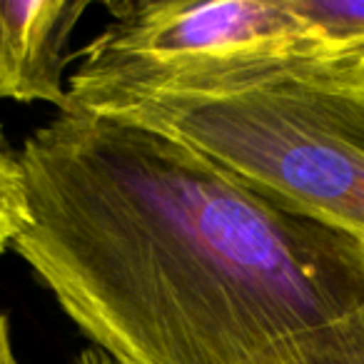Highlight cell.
Returning <instances> with one entry per match:
<instances>
[{
	"instance_id": "cell-1",
	"label": "cell",
	"mask_w": 364,
	"mask_h": 364,
	"mask_svg": "<svg viewBox=\"0 0 364 364\" xmlns=\"http://www.w3.org/2000/svg\"><path fill=\"white\" fill-rule=\"evenodd\" d=\"M18 157L13 250L115 364H364V237L137 122L58 112Z\"/></svg>"
},
{
	"instance_id": "cell-2",
	"label": "cell",
	"mask_w": 364,
	"mask_h": 364,
	"mask_svg": "<svg viewBox=\"0 0 364 364\" xmlns=\"http://www.w3.org/2000/svg\"><path fill=\"white\" fill-rule=\"evenodd\" d=\"M182 140L252 188L364 237V87L292 70L193 100L110 115Z\"/></svg>"
},
{
	"instance_id": "cell-3",
	"label": "cell",
	"mask_w": 364,
	"mask_h": 364,
	"mask_svg": "<svg viewBox=\"0 0 364 364\" xmlns=\"http://www.w3.org/2000/svg\"><path fill=\"white\" fill-rule=\"evenodd\" d=\"M112 21L68 77L70 112L110 117L157 100L223 95L312 65L317 36L292 0L110 3Z\"/></svg>"
},
{
	"instance_id": "cell-4",
	"label": "cell",
	"mask_w": 364,
	"mask_h": 364,
	"mask_svg": "<svg viewBox=\"0 0 364 364\" xmlns=\"http://www.w3.org/2000/svg\"><path fill=\"white\" fill-rule=\"evenodd\" d=\"M87 0H0V100L70 112L68 46Z\"/></svg>"
},
{
	"instance_id": "cell-5",
	"label": "cell",
	"mask_w": 364,
	"mask_h": 364,
	"mask_svg": "<svg viewBox=\"0 0 364 364\" xmlns=\"http://www.w3.org/2000/svg\"><path fill=\"white\" fill-rule=\"evenodd\" d=\"M317 36V60L302 75L364 87V0H292Z\"/></svg>"
},
{
	"instance_id": "cell-6",
	"label": "cell",
	"mask_w": 364,
	"mask_h": 364,
	"mask_svg": "<svg viewBox=\"0 0 364 364\" xmlns=\"http://www.w3.org/2000/svg\"><path fill=\"white\" fill-rule=\"evenodd\" d=\"M28 218L31 208L21 157L8 145L6 132L0 127V255L13 250L16 240L26 230Z\"/></svg>"
},
{
	"instance_id": "cell-7",
	"label": "cell",
	"mask_w": 364,
	"mask_h": 364,
	"mask_svg": "<svg viewBox=\"0 0 364 364\" xmlns=\"http://www.w3.org/2000/svg\"><path fill=\"white\" fill-rule=\"evenodd\" d=\"M0 364H21V359L16 357L11 339V319L6 312H0Z\"/></svg>"
},
{
	"instance_id": "cell-8",
	"label": "cell",
	"mask_w": 364,
	"mask_h": 364,
	"mask_svg": "<svg viewBox=\"0 0 364 364\" xmlns=\"http://www.w3.org/2000/svg\"><path fill=\"white\" fill-rule=\"evenodd\" d=\"M73 364H115V362H112L110 357H105L102 352H97L95 347H87L85 352L77 354Z\"/></svg>"
}]
</instances>
